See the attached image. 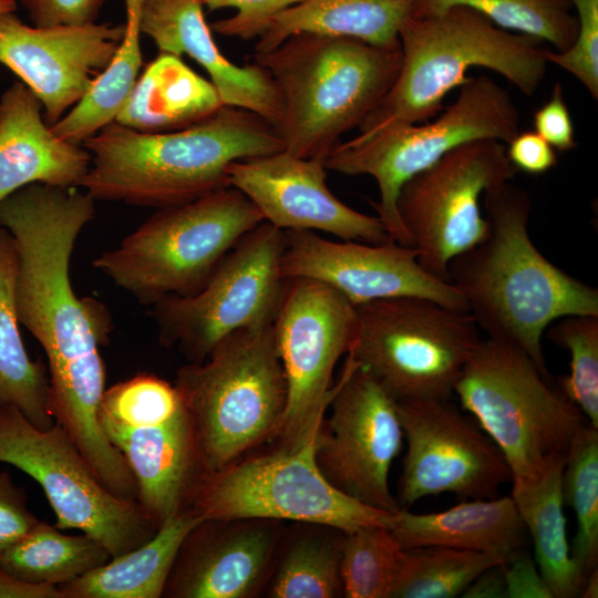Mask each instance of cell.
Here are the masks:
<instances>
[{
    "label": "cell",
    "mask_w": 598,
    "mask_h": 598,
    "mask_svg": "<svg viewBox=\"0 0 598 598\" xmlns=\"http://www.w3.org/2000/svg\"><path fill=\"white\" fill-rule=\"evenodd\" d=\"M78 188L24 186L0 202V227L17 254L19 322L48 358L52 416L84 458L100 466L115 455L99 420L106 389L100 348L109 343L112 319L101 301L80 298L72 287V252L95 215V199Z\"/></svg>",
    "instance_id": "1"
},
{
    "label": "cell",
    "mask_w": 598,
    "mask_h": 598,
    "mask_svg": "<svg viewBox=\"0 0 598 598\" xmlns=\"http://www.w3.org/2000/svg\"><path fill=\"white\" fill-rule=\"evenodd\" d=\"M488 230L448 264V280L488 339L525 351L550 375L542 338L568 315H598V289L570 276L536 248L528 234L532 199L509 182L482 198Z\"/></svg>",
    "instance_id": "2"
},
{
    "label": "cell",
    "mask_w": 598,
    "mask_h": 598,
    "mask_svg": "<svg viewBox=\"0 0 598 598\" xmlns=\"http://www.w3.org/2000/svg\"><path fill=\"white\" fill-rule=\"evenodd\" d=\"M81 145L91 165L80 187L95 200L157 209L229 187L227 168L233 162L285 150L269 122L226 105L174 132L142 133L112 122Z\"/></svg>",
    "instance_id": "3"
},
{
    "label": "cell",
    "mask_w": 598,
    "mask_h": 598,
    "mask_svg": "<svg viewBox=\"0 0 598 598\" xmlns=\"http://www.w3.org/2000/svg\"><path fill=\"white\" fill-rule=\"evenodd\" d=\"M399 41L402 61L396 80L358 126V140L430 121L472 68L496 72L530 96L548 65L540 41L502 29L466 7L410 17Z\"/></svg>",
    "instance_id": "4"
},
{
    "label": "cell",
    "mask_w": 598,
    "mask_h": 598,
    "mask_svg": "<svg viewBox=\"0 0 598 598\" xmlns=\"http://www.w3.org/2000/svg\"><path fill=\"white\" fill-rule=\"evenodd\" d=\"M254 58L280 92L285 151L324 162L340 137L358 127L389 92L402 51L400 45L303 32Z\"/></svg>",
    "instance_id": "5"
},
{
    "label": "cell",
    "mask_w": 598,
    "mask_h": 598,
    "mask_svg": "<svg viewBox=\"0 0 598 598\" xmlns=\"http://www.w3.org/2000/svg\"><path fill=\"white\" fill-rule=\"evenodd\" d=\"M205 473L217 472L274 440L287 404V383L272 324L239 329L203 362L176 374Z\"/></svg>",
    "instance_id": "6"
},
{
    "label": "cell",
    "mask_w": 598,
    "mask_h": 598,
    "mask_svg": "<svg viewBox=\"0 0 598 598\" xmlns=\"http://www.w3.org/2000/svg\"><path fill=\"white\" fill-rule=\"evenodd\" d=\"M454 394L498 446L514 482L539 480L566 457L575 435L589 423L525 351L488 338L470 358Z\"/></svg>",
    "instance_id": "7"
},
{
    "label": "cell",
    "mask_w": 598,
    "mask_h": 598,
    "mask_svg": "<svg viewBox=\"0 0 598 598\" xmlns=\"http://www.w3.org/2000/svg\"><path fill=\"white\" fill-rule=\"evenodd\" d=\"M264 221L235 187L158 209L92 266L143 306L199 291L249 230Z\"/></svg>",
    "instance_id": "8"
},
{
    "label": "cell",
    "mask_w": 598,
    "mask_h": 598,
    "mask_svg": "<svg viewBox=\"0 0 598 598\" xmlns=\"http://www.w3.org/2000/svg\"><path fill=\"white\" fill-rule=\"evenodd\" d=\"M458 87L455 101L433 121L340 142L324 161L329 171L374 178L379 200L372 205L390 238L399 244L411 246L396 210L405 182L464 143L497 140L507 144L519 132L516 104L492 78H467Z\"/></svg>",
    "instance_id": "9"
},
{
    "label": "cell",
    "mask_w": 598,
    "mask_h": 598,
    "mask_svg": "<svg viewBox=\"0 0 598 598\" xmlns=\"http://www.w3.org/2000/svg\"><path fill=\"white\" fill-rule=\"evenodd\" d=\"M358 328L347 355L395 401L450 400L482 341L468 311L419 296L355 306Z\"/></svg>",
    "instance_id": "10"
},
{
    "label": "cell",
    "mask_w": 598,
    "mask_h": 598,
    "mask_svg": "<svg viewBox=\"0 0 598 598\" xmlns=\"http://www.w3.org/2000/svg\"><path fill=\"white\" fill-rule=\"evenodd\" d=\"M203 519H270L322 525L341 533L392 525L395 513L336 488L319 470L315 444L236 461L205 473L188 507Z\"/></svg>",
    "instance_id": "11"
},
{
    "label": "cell",
    "mask_w": 598,
    "mask_h": 598,
    "mask_svg": "<svg viewBox=\"0 0 598 598\" xmlns=\"http://www.w3.org/2000/svg\"><path fill=\"white\" fill-rule=\"evenodd\" d=\"M283 247L285 230L268 221L246 233L199 291L152 306L159 342L188 362H203L228 334L272 324L288 281L280 267Z\"/></svg>",
    "instance_id": "12"
},
{
    "label": "cell",
    "mask_w": 598,
    "mask_h": 598,
    "mask_svg": "<svg viewBox=\"0 0 598 598\" xmlns=\"http://www.w3.org/2000/svg\"><path fill=\"white\" fill-rule=\"evenodd\" d=\"M0 463L42 487L58 528L89 535L112 558L146 543L158 529L137 502L115 495L101 482L58 423L42 430L16 406H1Z\"/></svg>",
    "instance_id": "13"
},
{
    "label": "cell",
    "mask_w": 598,
    "mask_h": 598,
    "mask_svg": "<svg viewBox=\"0 0 598 598\" xmlns=\"http://www.w3.org/2000/svg\"><path fill=\"white\" fill-rule=\"evenodd\" d=\"M357 328L355 306L339 292L311 279L287 281L272 322L287 383L278 447L296 451L316 444L333 393L334 368L350 351Z\"/></svg>",
    "instance_id": "14"
},
{
    "label": "cell",
    "mask_w": 598,
    "mask_h": 598,
    "mask_svg": "<svg viewBox=\"0 0 598 598\" xmlns=\"http://www.w3.org/2000/svg\"><path fill=\"white\" fill-rule=\"evenodd\" d=\"M517 172L505 143L476 140L451 150L404 183L396 210L430 275L450 282V261L487 234L481 207L484 193L511 182Z\"/></svg>",
    "instance_id": "15"
},
{
    "label": "cell",
    "mask_w": 598,
    "mask_h": 598,
    "mask_svg": "<svg viewBox=\"0 0 598 598\" xmlns=\"http://www.w3.org/2000/svg\"><path fill=\"white\" fill-rule=\"evenodd\" d=\"M330 415L323 419L315 457L336 488L370 506L401 509L389 474L404 435L398 402L350 355L333 386Z\"/></svg>",
    "instance_id": "16"
},
{
    "label": "cell",
    "mask_w": 598,
    "mask_h": 598,
    "mask_svg": "<svg viewBox=\"0 0 598 598\" xmlns=\"http://www.w3.org/2000/svg\"><path fill=\"white\" fill-rule=\"evenodd\" d=\"M396 402L406 442L395 497L401 508L442 493L493 498L512 481L498 446L450 400Z\"/></svg>",
    "instance_id": "17"
},
{
    "label": "cell",
    "mask_w": 598,
    "mask_h": 598,
    "mask_svg": "<svg viewBox=\"0 0 598 598\" xmlns=\"http://www.w3.org/2000/svg\"><path fill=\"white\" fill-rule=\"evenodd\" d=\"M281 275L327 285L353 306L378 299L419 296L468 311L451 282L430 275L412 246L392 239L382 244L333 241L311 230H285Z\"/></svg>",
    "instance_id": "18"
},
{
    "label": "cell",
    "mask_w": 598,
    "mask_h": 598,
    "mask_svg": "<svg viewBox=\"0 0 598 598\" xmlns=\"http://www.w3.org/2000/svg\"><path fill=\"white\" fill-rule=\"evenodd\" d=\"M125 23L34 27L14 11L0 13V63L39 99L43 117L54 125L91 89L109 65Z\"/></svg>",
    "instance_id": "19"
},
{
    "label": "cell",
    "mask_w": 598,
    "mask_h": 598,
    "mask_svg": "<svg viewBox=\"0 0 598 598\" xmlns=\"http://www.w3.org/2000/svg\"><path fill=\"white\" fill-rule=\"evenodd\" d=\"M227 175L229 185L257 207L264 221L282 230H319L368 244L391 239L378 216L360 213L332 194L321 159L283 150L233 162Z\"/></svg>",
    "instance_id": "20"
},
{
    "label": "cell",
    "mask_w": 598,
    "mask_h": 598,
    "mask_svg": "<svg viewBox=\"0 0 598 598\" xmlns=\"http://www.w3.org/2000/svg\"><path fill=\"white\" fill-rule=\"evenodd\" d=\"M270 519H203L186 535L163 597L247 598L264 581L278 543Z\"/></svg>",
    "instance_id": "21"
},
{
    "label": "cell",
    "mask_w": 598,
    "mask_h": 598,
    "mask_svg": "<svg viewBox=\"0 0 598 598\" xmlns=\"http://www.w3.org/2000/svg\"><path fill=\"white\" fill-rule=\"evenodd\" d=\"M202 0H145L141 32L162 53L188 55L210 76L224 105L251 111L278 132L283 118L280 92L269 72L254 62L238 65L217 47Z\"/></svg>",
    "instance_id": "22"
},
{
    "label": "cell",
    "mask_w": 598,
    "mask_h": 598,
    "mask_svg": "<svg viewBox=\"0 0 598 598\" xmlns=\"http://www.w3.org/2000/svg\"><path fill=\"white\" fill-rule=\"evenodd\" d=\"M137 487V503L159 527L188 509L205 470L186 410L163 422L101 424Z\"/></svg>",
    "instance_id": "23"
},
{
    "label": "cell",
    "mask_w": 598,
    "mask_h": 598,
    "mask_svg": "<svg viewBox=\"0 0 598 598\" xmlns=\"http://www.w3.org/2000/svg\"><path fill=\"white\" fill-rule=\"evenodd\" d=\"M42 110L21 81L0 96V202L34 183L80 187L90 168L89 151L58 137Z\"/></svg>",
    "instance_id": "24"
},
{
    "label": "cell",
    "mask_w": 598,
    "mask_h": 598,
    "mask_svg": "<svg viewBox=\"0 0 598 598\" xmlns=\"http://www.w3.org/2000/svg\"><path fill=\"white\" fill-rule=\"evenodd\" d=\"M390 530L403 548L443 546L508 556L527 542L511 496L465 499L436 513L415 514L401 508Z\"/></svg>",
    "instance_id": "25"
},
{
    "label": "cell",
    "mask_w": 598,
    "mask_h": 598,
    "mask_svg": "<svg viewBox=\"0 0 598 598\" xmlns=\"http://www.w3.org/2000/svg\"><path fill=\"white\" fill-rule=\"evenodd\" d=\"M224 106L212 82L181 56L159 52L137 78L114 122L142 133L192 126Z\"/></svg>",
    "instance_id": "26"
},
{
    "label": "cell",
    "mask_w": 598,
    "mask_h": 598,
    "mask_svg": "<svg viewBox=\"0 0 598 598\" xmlns=\"http://www.w3.org/2000/svg\"><path fill=\"white\" fill-rule=\"evenodd\" d=\"M415 0H302L278 13L258 37L255 53L287 38L309 32L361 40L378 47L400 45L399 33Z\"/></svg>",
    "instance_id": "27"
},
{
    "label": "cell",
    "mask_w": 598,
    "mask_h": 598,
    "mask_svg": "<svg viewBox=\"0 0 598 598\" xmlns=\"http://www.w3.org/2000/svg\"><path fill=\"white\" fill-rule=\"evenodd\" d=\"M202 519L185 511L167 520L146 543L59 586L63 598H159L186 535Z\"/></svg>",
    "instance_id": "28"
},
{
    "label": "cell",
    "mask_w": 598,
    "mask_h": 598,
    "mask_svg": "<svg viewBox=\"0 0 598 598\" xmlns=\"http://www.w3.org/2000/svg\"><path fill=\"white\" fill-rule=\"evenodd\" d=\"M565 458L555 461L535 482L512 481L511 497L532 537L534 560L553 598L579 597L582 586V578L570 556L567 539L561 495Z\"/></svg>",
    "instance_id": "29"
},
{
    "label": "cell",
    "mask_w": 598,
    "mask_h": 598,
    "mask_svg": "<svg viewBox=\"0 0 598 598\" xmlns=\"http://www.w3.org/2000/svg\"><path fill=\"white\" fill-rule=\"evenodd\" d=\"M17 254L11 235L0 227V408L12 405L35 426L50 429V386L45 365L32 360L19 330L14 283Z\"/></svg>",
    "instance_id": "30"
},
{
    "label": "cell",
    "mask_w": 598,
    "mask_h": 598,
    "mask_svg": "<svg viewBox=\"0 0 598 598\" xmlns=\"http://www.w3.org/2000/svg\"><path fill=\"white\" fill-rule=\"evenodd\" d=\"M125 32L109 65L95 78L89 92L54 125L60 138L82 144L114 122L125 104L142 66L141 17L145 0H124Z\"/></svg>",
    "instance_id": "31"
},
{
    "label": "cell",
    "mask_w": 598,
    "mask_h": 598,
    "mask_svg": "<svg viewBox=\"0 0 598 598\" xmlns=\"http://www.w3.org/2000/svg\"><path fill=\"white\" fill-rule=\"evenodd\" d=\"M109 550L86 534L68 535L40 522L0 557V568L32 584L61 586L102 566Z\"/></svg>",
    "instance_id": "32"
},
{
    "label": "cell",
    "mask_w": 598,
    "mask_h": 598,
    "mask_svg": "<svg viewBox=\"0 0 598 598\" xmlns=\"http://www.w3.org/2000/svg\"><path fill=\"white\" fill-rule=\"evenodd\" d=\"M508 556L443 546L404 548L391 598H454L462 596L484 570Z\"/></svg>",
    "instance_id": "33"
},
{
    "label": "cell",
    "mask_w": 598,
    "mask_h": 598,
    "mask_svg": "<svg viewBox=\"0 0 598 598\" xmlns=\"http://www.w3.org/2000/svg\"><path fill=\"white\" fill-rule=\"evenodd\" d=\"M561 495L576 516L570 556L584 584L598 568V427L590 423L579 430L567 451Z\"/></svg>",
    "instance_id": "34"
},
{
    "label": "cell",
    "mask_w": 598,
    "mask_h": 598,
    "mask_svg": "<svg viewBox=\"0 0 598 598\" xmlns=\"http://www.w3.org/2000/svg\"><path fill=\"white\" fill-rule=\"evenodd\" d=\"M452 7L470 8L502 29L549 43L555 51L569 49L577 34L578 22L569 11V0H415L411 17Z\"/></svg>",
    "instance_id": "35"
},
{
    "label": "cell",
    "mask_w": 598,
    "mask_h": 598,
    "mask_svg": "<svg viewBox=\"0 0 598 598\" xmlns=\"http://www.w3.org/2000/svg\"><path fill=\"white\" fill-rule=\"evenodd\" d=\"M341 537L309 530L285 551L271 580L269 597L333 598L343 596Z\"/></svg>",
    "instance_id": "36"
},
{
    "label": "cell",
    "mask_w": 598,
    "mask_h": 598,
    "mask_svg": "<svg viewBox=\"0 0 598 598\" xmlns=\"http://www.w3.org/2000/svg\"><path fill=\"white\" fill-rule=\"evenodd\" d=\"M342 534L343 597L391 598L404 548L390 528L364 526Z\"/></svg>",
    "instance_id": "37"
},
{
    "label": "cell",
    "mask_w": 598,
    "mask_h": 598,
    "mask_svg": "<svg viewBox=\"0 0 598 598\" xmlns=\"http://www.w3.org/2000/svg\"><path fill=\"white\" fill-rule=\"evenodd\" d=\"M546 338L570 353L569 374L557 384L598 427V315H568L551 322Z\"/></svg>",
    "instance_id": "38"
},
{
    "label": "cell",
    "mask_w": 598,
    "mask_h": 598,
    "mask_svg": "<svg viewBox=\"0 0 598 598\" xmlns=\"http://www.w3.org/2000/svg\"><path fill=\"white\" fill-rule=\"evenodd\" d=\"M577 11V34L571 47L565 51L545 49L549 64L567 71L576 78L590 96L598 99V0H569Z\"/></svg>",
    "instance_id": "39"
},
{
    "label": "cell",
    "mask_w": 598,
    "mask_h": 598,
    "mask_svg": "<svg viewBox=\"0 0 598 598\" xmlns=\"http://www.w3.org/2000/svg\"><path fill=\"white\" fill-rule=\"evenodd\" d=\"M302 0H202L208 11L234 8L237 13L210 24L212 30L225 37L251 40L267 29L270 21L283 10Z\"/></svg>",
    "instance_id": "40"
},
{
    "label": "cell",
    "mask_w": 598,
    "mask_h": 598,
    "mask_svg": "<svg viewBox=\"0 0 598 598\" xmlns=\"http://www.w3.org/2000/svg\"><path fill=\"white\" fill-rule=\"evenodd\" d=\"M27 506V494L8 472H0V557L38 523Z\"/></svg>",
    "instance_id": "41"
},
{
    "label": "cell",
    "mask_w": 598,
    "mask_h": 598,
    "mask_svg": "<svg viewBox=\"0 0 598 598\" xmlns=\"http://www.w3.org/2000/svg\"><path fill=\"white\" fill-rule=\"evenodd\" d=\"M104 2L105 0H21L32 25L41 28L95 23Z\"/></svg>",
    "instance_id": "42"
},
{
    "label": "cell",
    "mask_w": 598,
    "mask_h": 598,
    "mask_svg": "<svg viewBox=\"0 0 598 598\" xmlns=\"http://www.w3.org/2000/svg\"><path fill=\"white\" fill-rule=\"evenodd\" d=\"M534 131L558 152L577 147L575 128L564 99L563 86L555 83L548 101L534 113Z\"/></svg>",
    "instance_id": "43"
},
{
    "label": "cell",
    "mask_w": 598,
    "mask_h": 598,
    "mask_svg": "<svg viewBox=\"0 0 598 598\" xmlns=\"http://www.w3.org/2000/svg\"><path fill=\"white\" fill-rule=\"evenodd\" d=\"M503 567L506 598H553L535 560L525 547L509 554Z\"/></svg>",
    "instance_id": "44"
},
{
    "label": "cell",
    "mask_w": 598,
    "mask_h": 598,
    "mask_svg": "<svg viewBox=\"0 0 598 598\" xmlns=\"http://www.w3.org/2000/svg\"><path fill=\"white\" fill-rule=\"evenodd\" d=\"M507 156L517 171L540 175L557 165V151L535 131L518 132L506 147Z\"/></svg>",
    "instance_id": "45"
},
{
    "label": "cell",
    "mask_w": 598,
    "mask_h": 598,
    "mask_svg": "<svg viewBox=\"0 0 598 598\" xmlns=\"http://www.w3.org/2000/svg\"><path fill=\"white\" fill-rule=\"evenodd\" d=\"M0 598H63L56 586L18 579L0 568Z\"/></svg>",
    "instance_id": "46"
},
{
    "label": "cell",
    "mask_w": 598,
    "mask_h": 598,
    "mask_svg": "<svg viewBox=\"0 0 598 598\" xmlns=\"http://www.w3.org/2000/svg\"><path fill=\"white\" fill-rule=\"evenodd\" d=\"M503 564L491 567L481 573L465 589L462 597L506 598V581Z\"/></svg>",
    "instance_id": "47"
},
{
    "label": "cell",
    "mask_w": 598,
    "mask_h": 598,
    "mask_svg": "<svg viewBox=\"0 0 598 598\" xmlns=\"http://www.w3.org/2000/svg\"><path fill=\"white\" fill-rule=\"evenodd\" d=\"M579 597L597 598L598 597V568L594 569L585 579Z\"/></svg>",
    "instance_id": "48"
},
{
    "label": "cell",
    "mask_w": 598,
    "mask_h": 598,
    "mask_svg": "<svg viewBox=\"0 0 598 598\" xmlns=\"http://www.w3.org/2000/svg\"><path fill=\"white\" fill-rule=\"evenodd\" d=\"M17 10L16 0H0V13L10 12Z\"/></svg>",
    "instance_id": "49"
}]
</instances>
